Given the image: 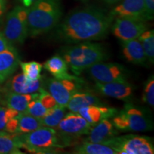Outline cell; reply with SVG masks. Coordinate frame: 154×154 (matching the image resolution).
<instances>
[{"mask_svg": "<svg viewBox=\"0 0 154 154\" xmlns=\"http://www.w3.org/2000/svg\"><path fill=\"white\" fill-rule=\"evenodd\" d=\"M66 113V108L59 105L48 109L45 116L43 118L40 119L42 125L43 126L49 127L55 129Z\"/></svg>", "mask_w": 154, "mask_h": 154, "instance_id": "25", "label": "cell"}, {"mask_svg": "<svg viewBox=\"0 0 154 154\" xmlns=\"http://www.w3.org/2000/svg\"><path fill=\"white\" fill-rule=\"evenodd\" d=\"M6 5H7V0H0V17H2L5 13Z\"/></svg>", "mask_w": 154, "mask_h": 154, "instance_id": "35", "label": "cell"}, {"mask_svg": "<svg viewBox=\"0 0 154 154\" xmlns=\"http://www.w3.org/2000/svg\"><path fill=\"white\" fill-rule=\"evenodd\" d=\"M149 29L146 22L130 18L117 17L112 23L111 29L113 35L121 41L138 38L140 34Z\"/></svg>", "mask_w": 154, "mask_h": 154, "instance_id": "11", "label": "cell"}, {"mask_svg": "<svg viewBox=\"0 0 154 154\" xmlns=\"http://www.w3.org/2000/svg\"><path fill=\"white\" fill-rule=\"evenodd\" d=\"M1 106H2V103H0V107H1Z\"/></svg>", "mask_w": 154, "mask_h": 154, "instance_id": "38", "label": "cell"}, {"mask_svg": "<svg viewBox=\"0 0 154 154\" xmlns=\"http://www.w3.org/2000/svg\"><path fill=\"white\" fill-rule=\"evenodd\" d=\"M17 117L18 120V128H17V134H27L43 126L39 119L36 118L33 116L25 112L19 113Z\"/></svg>", "mask_w": 154, "mask_h": 154, "instance_id": "24", "label": "cell"}, {"mask_svg": "<svg viewBox=\"0 0 154 154\" xmlns=\"http://www.w3.org/2000/svg\"><path fill=\"white\" fill-rule=\"evenodd\" d=\"M102 1H103L108 5H114V4L120 2L121 0H102Z\"/></svg>", "mask_w": 154, "mask_h": 154, "instance_id": "37", "label": "cell"}, {"mask_svg": "<svg viewBox=\"0 0 154 154\" xmlns=\"http://www.w3.org/2000/svg\"><path fill=\"white\" fill-rule=\"evenodd\" d=\"M17 128H18V120H17V117H15V118L11 119L7 123L5 131L11 133V134H17Z\"/></svg>", "mask_w": 154, "mask_h": 154, "instance_id": "33", "label": "cell"}, {"mask_svg": "<svg viewBox=\"0 0 154 154\" xmlns=\"http://www.w3.org/2000/svg\"><path fill=\"white\" fill-rule=\"evenodd\" d=\"M39 95H38V99L41 101L43 106L47 109H51V108L56 106L58 104L56 102L55 99H54L52 96L47 91H46L44 88H42L39 91Z\"/></svg>", "mask_w": 154, "mask_h": 154, "instance_id": "31", "label": "cell"}, {"mask_svg": "<svg viewBox=\"0 0 154 154\" xmlns=\"http://www.w3.org/2000/svg\"><path fill=\"white\" fill-rule=\"evenodd\" d=\"M22 148L19 134H11L0 131V154L22 153Z\"/></svg>", "mask_w": 154, "mask_h": 154, "instance_id": "22", "label": "cell"}, {"mask_svg": "<svg viewBox=\"0 0 154 154\" xmlns=\"http://www.w3.org/2000/svg\"><path fill=\"white\" fill-rule=\"evenodd\" d=\"M72 153L77 154H116L115 150L106 143L88 141L77 144Z\"/></svg>", "mask_w": 154, "mask_h": 154, "instance_id": "23", "label": "cell"}, {"mask_svg": "<svg viewBox=\"0 0 154 154\" xmlns=\"http://www.w3.org/2000/svg\"><path fill=\"white\" fill-rule=\"evenodd\" d=\"M41 79L34 81L29 80L23 74H18L6 84L1 89V92L11 91L24 94L36 93L43 88V82Z\"/></svg>", "mask_w": 154, "mask_h": 154, "instance_id": "14", "label": "cell"}, {"mask_svg": "<svg viewBox=\"0 0 154 154\" xmlns=\"http://www.w3.org/2000/svg\"><path fill=\"white\" fill-rule=\"evenodd\" d=\"M43 88L53 96L59 106L66 107L71 97L77 91H82L83 80L58 79L49 78L43 83Z\"/></svg>", "mask_w": 154, "mask_h": 154, "instance_id": "9", "label": "cell"}, {"mask_svg": "<svg viewBox=\"0 0 154 154\" xmlns=\"http://www.w3.org/2000/svg\"><path fill=\"white\" fill-rule=\"evenodd\" d=\"M38 96V92L34 94H18L7 91L0 94L2 105L14 109L19 113L25 112L29 102Z\"/></svg>", "mask_w": 154, "mask_h": 154, "instance_id": "18", "label": "cell"}, {"mask_svg": "<svg viewBox=\"0 0 154 154\" xmlns=\"http://www.w3.org/2000/svg\"><path fill=\"white\" fill-rule=\"evenodd\" d=\"M144 52L150 63L154 61V32L153 30H146L138 37Z\"/></svg>", "mask_w": 154, "mask_h": 154, "instance_id": "26", "label": "cell"}, {"mask_svg": "<svg viewBox=\"0 0 154 154\" xmlns=\"http://www.w3.org/2000/svg\"><path fill=\"white\" fill-rule=\"evenodd\" d=\"M28 8L16 6L7 14L3 34L11 44H22L28 36Z\"/></svg>", "mask_w": 154, "mask_h": 154, "instance_id": "7", "label": "cell"}, {"mask_svg": "<svg viewBox=\"0 0 154 154\" xmlns=\"http://www.w3.org/2000/svg\"><path fill=\"white\" fill-rule=\"evenodd\" d=\"M103 143L108 144L116 154H153V138L146 136L128 134L113 137Z\"/></svg>", "mask_w": 154, "mask_h": 154, "instance_id": "6", "label": "cell"}, {"mask_svg": "<svg viewBox=\"0 0 154 154\" xmlns=\"http://www.w3.org/2000/svg\"><path fill=\"white\" fill-rule=\"evenodd\" d=\"M20 63V58L14 47L0 52V84L8 80L16 72Z\"/></svg>", "mask_w": 154, "mask_h": 154, "instance_id": "15", "label": "cell"}, {"mask_svg": "<svg viewBox=\"0 0 154 154\" xmlns=\"http://www.w3.org/2000/svg\"><path fill=\"white\" fill-rule=\"evenodd\" d=\"M103 103L95 94L88 91H77L71 97L66 107L72 112L78 113L81 108L87 106H103Z\"/></svg>", "mask_w": 154, "mask_h": 154, "instance_id": "21", "label": "cell"}, {"mask_svg": "<svg viewBox=\"0 0 154 154\" xmlns=\"http://www.w3.org/2000/svg\"><path fill=\"white\" fill-rule=\"evenodd\" d=\"M111 12L113 18L122 17L147 22L144 0H121Z\"/></svg>", "mask_w": 154, "mask_h": 154, "instance_id": "13", "label": "cell"}, {"mask_svg": "<svg viewBox=\"0 0 154 154\" xmlns=\"http://www.w3.org/2000/svg\"><path fill=\"white\" fill-rule=\"evenodd\" d=\"M94 88L102 95L126 102L132 99L135 91L134 86L128 82H96Z\"/></svg>", "mask_w": 154, "mask_h": 154, "instance_id": "12", "label": "cell"}, {"mask_svg": "<svg viewBox=\"0 0 154 154\" xmlns=\"http://www.w3.org/2000/svg\"><path fill=\"white\" fill-rule=\"evenodd\" d=\"M39 95V93H38ZM48 109L43 106L41 101L38 99V96L37 97L34 98L29 102L28 104L27 109H26L25 113L30 114L33 116L38 119H42L47 113Z\"/></svg>", "mask_w": 154, "mask_h": 154, "instance_id": "28", "label": "cell"}, {"mask_svg": "<svg viewBox=\"0 0 154 154\" xmlns=\"http://www.w3.org/2000/svg\"><path fill=\"white\" fill-rule=\"evenodd\" d=\"M118 111L115 108L91 105L81 108L78 113L94 126L103 119L113 118Z\"/></svg>", "mask_w": 154, "mask_h": 154, "instance_id": "16", "label": "cell"}, {"mask_svg": "<svg viewBox=\"0 0 154 154\" xmlns=\"http://www.w3.org/2000/svg\"><path fill=\"white\" fill-rule=\"evenodd\" d=\"M146 6V13L147 21L153 19L154 16V0H144Z\"/></svg>", "mask_w": 154, "mask_h": 154, "instance_id": "32", "label": "cell"}, {"mask_svg": "<svg viewBox=\"0 0 154 154\" xmlns=\"http://www.w3.org/2000/svg\"><path fill=\"white\" fill-rule=\"evenodd\" d=\"M86 70L96 82H127L128 78V71L118 63H104L103 61L96 63Z\"/></svg>", "mask_w": 154, "mask_h": 154, "instance_id": "10", "label": "cell"}, {"mask_svg": "<svg viewBox=\"0 0 154 154\" xmlns=\"http://www.w3.org/2000/svg\"><path fill=\"white\" fill-rule=\"evenodd\" d=\"M92 126L79 113H66L55 128L61 139L68 146L72 140L83 135H88Z\"/></svg>", "mask_w": 154, "mask_h": 154, "instance_id": "8", "label": "cell"}, {"mask_svg": "<svg viewBox=\"0 0 154 154\" xmlns=\"http://www.w3.org/2000/svg\"><path fill=\"white\" fill-rule=\"evenodd\" d=\"M119 134V131L113 126L112 121L109 119H103L99 124L92 126L84 141L92 143H103Z\"/></svg>", "mask_w": 154, "mask_h": 154, "instance_id": "17", "label": "cell"}, {"mask_svg": "<svg viewBox=\"0 0 154 154\" xmlns=\"http://www.w3.org/2000/svg\"><path fill=\"white\" fill-rule=\"evenodd\" d=\"M112 123L121 132L149 131L153 128V118L149 109L130 102H127L113 117Z\"/></svg>", "mask_w": 154, "mask_h": 154, "instance_id": "4", "label": "cell"}, {"mask_svg": "<svg viewBox=\"0 0 154 154\" xmlns=\"http://www.w3.org/2000/svg\"><path fill=\"white\" fill-rule=\"evenodd\" d=\"M22 70V74L29 80H37L42 78L41 72L43 65L36 61L21 62L19 63Z\"/></svg>", "mask_w": 154, "mask_h": 154, "instance_id": "27", "label": "cell"}, {"mask_svg": "<svg viewBox=\"0 0 154 154\" xmlns=\"http://www.w3.org/2000/svg\"><path fill=\"white\" fill-rule=\"evenodd\" d=\"M13 44L9 42L7 38L5 37L2 32H0V52L5 51V50L13 48Z\"/></svg>", "mask_w": 154, "mask_h": 154, "instance_id": "34", "label": "cell"}, {"mask_svg": "<svg viewBox=\"0 0 154 154\" xmlns=\"http://www.w3.org/2000/svg\"><path fill=\"white\" fill-rule=\"evenodd\" d=\"M61 57L66 61L74 75H80L83 71L109 58L106 49L101 44L84 42L61 49Z\"/></svg>", "mask_w": 154, "mask_h": 154, "instance_id": "3", "label": "cell"}, {"mask_svg": "<svg viewBox=\"0 0 154 154\" xmlns=\"http://www.w3.org/2000/svg\"><path fill=\"white\" fill-rule=\"evenodd\" d=\"M62 14L61 0H36L28 7V36L48 33L59 24Z\"/></svg>", "mask_w": 154, "mask_h": 154, "instance_id": "2", "label": "cell"}, {"mask_svg": "<svg viewBox=\"0 0 154 154\" xmlns=\"http://www.w3.org/2000/svg\"><path fill=\"white\" fill-rule=\"evenodd\" d=\"M19 112L14 109L7 106L0 107V131H5L6 125L11 119L19 115Z\"/></svg>", "mask_w": 154, "mask_h": 154, "instance_id": "30", "label": "cell"}, {"mask_svg": "<svg viewBox=\"0 0 154 154\" xmlns=\"http://www.w3.org/2000/svg\"><path fill=\"white\" fill-rule=\"evenodd\" d=\"M121 46L123 54L128 62L138 65L146 64L147 58L138 38L121 41Z\"/></svg>", "mask_w": 154, "mask_h": 154, "instance_id": "19", "label": "cell"}, {"mask_svg": "<svg viewBox=\"0 0 154 154\" xmlns=\"http://www.w3.org/2000/svg\"><path fill=\"white\" fill-rule=\"evenodd\" d=\"M142 101L148 105L153 106L154 105V78L152 75L145 83L142 96Z\"/></svg>", "mask_w": 154, "mask_h": 154, "instance_id": "29", "label": "cell"}, {"mask_svg": "<svg viewBox=\"0 0 154 154\" xmlns=\"http://www.w3.org/2000/svg\"><path fill=\"white\" fill-rule=\"evenodd\" d=\"M83 1H86V0H83Z\"/></svg>", "mask_w": 154, "mask_h": 154, "instance_id": "39", "label": "cell"}, {"mask_svg": "<svg viewBox=\"0 0 154 154\" xmlns=\"http://www.w3.org/2000/svg\"><path fill=\"white\" fill-rule=\"evenodd\" d=\"M46 70L58 79H78L79 77L69 73V66L66 61L61 56L55 55L44 63Z\"/></svg>", "mask_w": 154, "mask_h": 154, "instance_id": "20", "label": "cell"}, {"mask_svg": "<svg viewBox=\"0 0 154 154\" xmlns=\"http://www.w3.org/2000/svg\"><path fill=\"white\" fill-rule=\"evenodd\" d=\"M22 148L33 153H55L67 146L54 128L42 126L33 131L19 134Z\"/></svg>", "mask_w": 154, "mask_h": 154, "instance_id": "5", "label": "cell"}, {"mask_svg": "<svg viewBox=\"0 0 154 154\" xmlns=\"http://www.w3.org/2000/svg\"><path fill=\"white\" fill-rule=\"evenodd\" d=\"M19 1L21 2V3L22 4L24 7H27L28 8V7H29L36 0H19Z\"/></svg>", "mask_w": 154, "mask_h": 154, "instance_id": "36", "label": "cell"}, {"mask_svg": "<svg viewBox=\"0 0 154 154\" xmlns=\"http://www.w3.org/2000/svg\"><path fill=\"white\" fill-rule=\"evenodd\" d=\"M114 18L110 13L94 6L74 9L56 26L54 37L66 44L106 38Z\"/></svg>", "mask_w": 154, "mask_h": 154, "instance_id": "1", "label": "cell"}]
</instances>
